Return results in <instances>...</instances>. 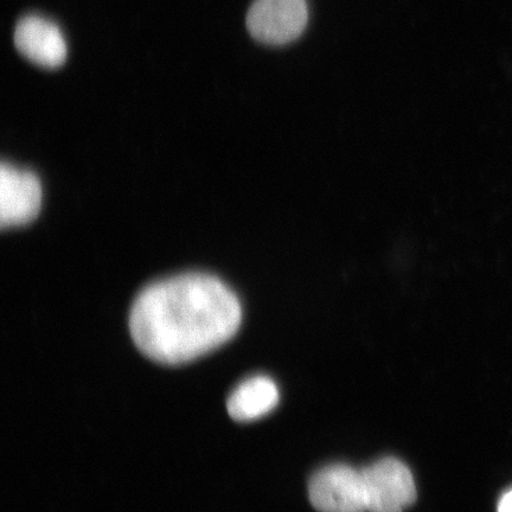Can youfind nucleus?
<instances>
[{
  "label": "nucleus",
  "instance_id": "1",
  "mask_svg": "<svg viewBox=\"0 0 512 512\" xmlns=\"http://www.w3.org/2000/svg\"><path fill=\"white\" fill-rule=\"evenodd\" d=\"M242 309L234 292L211 275L191 273L158 281L134 300L130 331L150 360L177 366L229 341Z\"/></svg>",
  "mask_w": 512,
  "mask_h": 512
},
{
  "label": "nucleus",
  "instance_id": "2",
  "mask_svg": "<svg viewBox=\"0 0 512 512\" xmlns=\"http://www.w3.org/2000/svg\"><path fill=\"white\" fill-rule=\"evenodd\" d=\"M307 21L306 0H255L246 23L256 41L268 46H284L303 34Z\"/></svg>",
  "mask_w": 512,
  "mask_h": 512
},
{
  "label": "nucleus",
  "instance_id": "3",
  "mask_svg": "<svg viewBox=\"0 0 512 512\" xmlns=\"http://www.w3.org/2000/svg\"><path fill=\"white\" fill-rule=\"evenodd\" d=\"M368 512H405L416 499L415 480L396 458L377 460L362 470Z\"/></svg>",
  "mask_w": 512,
  "mask_h": 512
},
{
  "label": "nucleus",
  "instance_id": "4",
  "mask_svg": "<svg viewBox=\"0 0 512 512\" xmlns=\"http://www.w3.org/2000/svg\"><path fill=\"white\" fill-rule=\"evenodd\" d=\"M312 507L319 512H368L362 470L349 465L323 467L309 483Z\"/></svg>",
  "mask_w": 512,
  "mask_h": 512
},
{
  "label": "nucleus",
  "instance_id": "5",
  "mask_svg": "<svg viewBox=\"0 0 512 512\" xmlns=\"http://www.w3.org/2000/svg\"><path fill=\"white\" fill-rule=\"evenodd\" d=\"M42 187L32 172L2 164L0 169V224L3 228L24 226L40 213Z\"/></svg>",
  "mask_w": 512,
  "mask_h": 512
},
{
  "label": "nucleus",
  "instance_id": "6",
  "mask_svg": "<svg viewBox=\"0 0 512 512\" xmlns=\"http://www.w3.org/2000/svg\"><path fill=\"white\" fill-rule=\"evenodd\" d=\"M14 42L25 59L43 68H59L66 62L68 49L59 25L49 19L29 15L18 22Z\"/></svg>",
  "mask_w": 512,
  "mask_h": 512
},
{
  "label": "nucleus",
  "instance_id": "7",
  "mask_svg": "<svg viewBox=\"0 0 512 512\" xmlns=\"http://www.w3.org/2000/svg\"><path fill=\"white\" fill-rule=\"evenodd\" d=\"M279 402L277 384L267 376H253L230 394L228 413L236 421H253L272 412Z\"/></svg>",
  "mask_w": 512,
  "mask_h": 512
},
{
  "label": "nucleus",
  "instance_id": "8",
  "mask_svg": "<svg viewBox=\"0 0 512 512\" xmlns=\"http://www.w3.org/2000/svg\"><path fill=\"white\" fill-rule=\"evenodd\" d=\"M498 512H512V490L508 491L499 501Z\"/></svg>",
  "mask_w": 512,
  "mask_h": 512
}]
</instances>
